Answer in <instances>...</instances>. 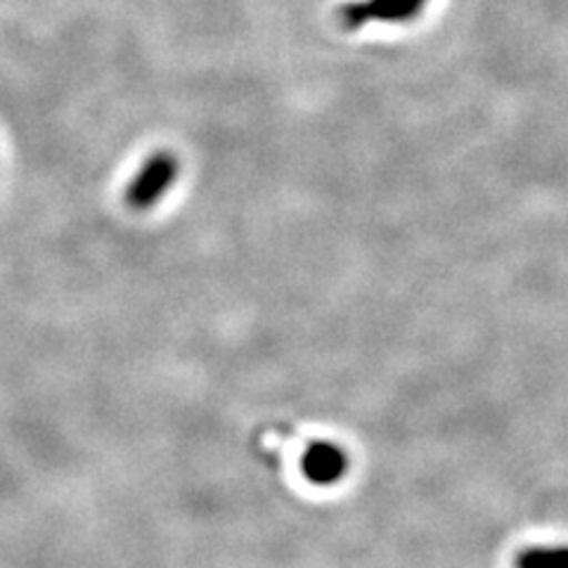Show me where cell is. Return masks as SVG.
Returning <instances> with one entry per match:
<instances>
[{
  "mask_svg": "<svg viewBox=\"0 0 568 568\" xmlns=\"http://www.w3.org/2000/svg\"><path fill=\"white\" fill-rule=\"evenodd\" d=\"M178 175H181L178 156L169 150H156L138 166L123 197L133 211H150L173 190Z\"/></svg>",
  "mask_w": 568,
  "mask_h": 568,
  "instance_id": "obj_1",
  "label": "cell"
},
{
  "mask_svg": "<svg viewBox=\"0 0 568 568\" xmlns=\"http://www.w3.org/2000/svg\"><path fill=\"white\" fill-rule=\"evenodd\" d=\"M429 0H353L339 10V24L346 31H361L369 24H407Z\"/></svg>",
  "mask_w": 568,
  "mask_h": 568,
  "instance_id": "obj_2",
  "label": "cell"
},
{
  "mask_svg": "<svg viewBox=\"0 0 568 568\" xmlns=\"http://www.w3.org/2000/svg\"><path fill=\"white\" fill-rule=\"evenodd\" d=\"M301 469H304L308 481L317 486H332L346 476L348 455L344 448L334 446V443L320 440V443H313V446L304 453Z\"/></svg>",
  "mask_w": 568,
  "mask_h": 568,
  "instance_id": "obj_3",
  "label": "cell"
},
{
  "mask_svg": "<svg viewBox=\"0 0 568 568\" xmlns=\"http://www.w3.org/2000/svg\"><path fill=\"white\" fill-rule=\"evenodd\" d=\"M517 568H568V547H530L519 555Z\"/></svg>",
  "mask_w": 568,
  "mask_h": 568,
  "instance_id": "obj_4",
  "label": "cell"
}]
</instances>
